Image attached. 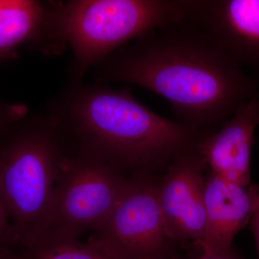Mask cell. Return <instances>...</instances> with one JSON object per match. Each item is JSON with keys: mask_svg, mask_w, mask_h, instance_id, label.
Wrapping results in <instances>:
<instances>
[{"mask_svg": "<svg viewBox=\"0 0 259 259\" xmlns=\"http://www.w3.org/2000/svg\"><path fill=\"white\" fill-rule=\"evenodd\" d=\"M152 175L130 177L125 191L90 241L113 259H179L158 202Z\"/></svg>", "mask_w": 259, "mask_h": 259, "instance_id": "obj_6", "label": "cell"}, {"mask_svg": "<svg viewBox=\"0 0 259 259\" xmlns=\"http://www.w3.org/2000/svg\"><path fill=\"white\" fill-rule=\"evenodd\" d=\"M129 179L106 162L68 153L44 233L79 238L85 232L96 231L115 208Z\"/></svg>", "mask_w": 259, "mask_h": 259, "instance_id": "obj_5", "label": "cell"}, {"mask_svg": "<svg viewBox=\"0 0 259 259\" xmlns=\"http://www.w3.org/2000/svg\"><path fill=\"white\" fill-rule=\"evenodd\" d=\"M95 66L98 83L147 89L169 102L178 122L202 135L259 100L258 81L192 18L156 29Z\"/></svg>", "mask_w": 259, "mask_h": 259, "instance_id": "obj_1", "label": "cell"}, {"mask_svg": "<svg viewBox=\"0 0 259 259\" xmlns=\"http://www.w3.org/2000/svg\"><path fill=\"white\" fill-rule=\"evenodd\" d=\"M259 125V100L237 110L217 131L199 138L193 148L210 173L231 183L251 185L250 155Z\"/></svg>", "mask_w": 259, "mask_h": 259, "instance_id": "obj_8", "label": "cell"}, {"mask_svg": "<svg viewBox=\"0 0 259 259\" xmlns=\"http://www.w3.org/2000/svg\"><path fill=\"white\" fill-rule=\"evenodd\" d=\"M250 190H251L252 197H253V207H252L249 223L254 236L255 243H256L258 259H259V187L251 184Z\"/></svg>", "mask_w": 259, "mask_h": 259, "instance_id": "obj_14", "label": "cell"}, {"mask_svg": "<svg viewBox=\"0 0 259 259\" xmlns=\"http://www.w3.org/2000/svg\"><path fill=\"white\" fill-rule=\"evenodd\" d=\"M15 250L24 259H113L90 240L49 232Z\"/></svg>", "mask_w": 259, "mask_h": 259, "instance_id": "obj_12", "label": "cell"}, {"mask_svg": "<svg viewBox=\"0 0 259 259\" xmlns=\"http://www.w3.org/2000/svg\"><path fill=\"white\" fill-rule=\"evenodd\" d=\"M192 19L241 66L259 70V0H201Z\"/></svg>", "mask_w": 259, "mask_h": 259, "instance_id": "obj_9", "label": "cell"}, {"mask_svg": "<svg viewBox=\"0 0 259 259\" xmlns=\"http://www.w3.org/2000/svg\"><path fill=\"white\" fill-rule=\"evenodd\" d=\"M10 229V219L6 206L0 194V239L1 244L6 239Z\"/></svg>", "mask_w": 259, "mask_h": 259, "instance_id": "obj_16", "label": "cell"}, {"mask_svg": "<svg viewBox=\"0 0 259 259\" xmlns=\"http://www.w3.org/2000/svg\"><path fill=\"white\" fill-rule=\"evenodd\" d=\"M46 111L69 154L101 160L129 177L168 166L204 136L149 110L129 86L71 82L48 102Z\"/></svg>", "mask_w": 259, "mask_h": 259, "instance_id": "obj_2", "label": "cell"}, {"mask_svg": "<svg viewBox=\"0 0 259 259\" xmlns=\"http://www.w3.org/2000/svg\"><path fill=\"white\" fill-rule=\"evenodd\" d=\"M200 0L57 1L51 35L58 54L69 47L74 56L71 82L133 39L192 18Z\"/></svg>", "mask_w": 259, "mask_h": 259, "instance_id": "obj_4", "label": "cell"}, {"mask_svg": "<svg viewBox=\"0 0 259 259\" xmlns=\"http://www.w3.org/2000/svg\"><path fill=\"white\" fill-rule=\"evenodd\" d=\"M28 114V107L23 104L8 103L0 100V132L23 120Z\"/></svg>", "mask_w": 259, "mask_h": 259, "instance_id": "obj_13", "label": "cell"}, {"mask_svg": "<svg viewBox=\"0 0 259 259\" xmlns=\"http://www.w3.org/2000/svg\"><path fill=\"white\" fill-rule=\"evenodd\" d=\"M67 154L47 115L27 116L0 132V194L10 219L3 245L18 249L45 231Z\"/></svg>", "mask_w": 259, "mask_h": 259, "instance_id": "obj_3", "label": "cell"}, {"mask_svg": "<svg viewBox=\"0 0 259 259\" xmlns=\"http://www.w3.org/2000/svg\"><path fill=\"white\" fill-rule=\"evenodd\" d=\"M56 1L0 0V63L29 44L44 55H56L51 21Z\"/></svg>", "mask_w": 259, "mask_h": 259, "instance_id": "obj_11", "label": "cell"}, {"mask_svg": "<svg viewBox=\"0 0 259 259\" xmlns=\"http://www.w3.org/2000/svg\"><path fill=\"white\" fill-rule=\"evenodd\" d=\"M1 243H2L1 239H0V245H1Z\"/></svg>", "mask_w": 259, "mask_h": 259, "instance_id": "obj_17", "label": "cell"}, {"mask_svg": "<svg viewBox=\"0 0 259 259\" xmlns=\"http://www.w3.org/2000/svg\"><path fill=\"white\" fill-rule=\"evenodd\" d=\"M206 166L193 147L181 153L157 181L158 202L170 236L179 245L200 248L205 230L204 171Z\"/></svg>", "mask_w": 259, "mask_h": 259, "instance_id": "obj_7", "label": "cell"}, {"mask_svg": "<svg viewBox=\"0 0 259 259\" xmlns=\"http://www.w3.org/2000/svg\"><path fill=\"white\" fill-rule=\"evenodd\" d=\"M250 185L231 183L212 173L205 177V230L200 250L232 248L237 233L249 223L253 207Z\"/></svg>", "mask_w": 259, "mask_h": 259, "instance_id": "obj_10", "label": "cell"}, {"mask_svg": "<svg viewBox=\"0 0 259 259\" xmlns=\"http://www.w3.org/2000/svg\"><path fill=\"white\" fill-rule=\"evenodd\" d=\"M194 259H243L232 248L223 250H201L200 255Z\"/></svg>", "mask_w": 259, "mask_h": 259, "instance_id": "obj_15", "label": "cell"}]
</instances>
